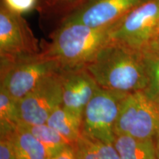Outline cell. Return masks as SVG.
<instances>
[{
    "label": "cell",
    "instance_id": "6da1fadb",
    "mask_svg": "<svg viewBox=\"0 0 159 159\" xmlns=\"http://www.w3.org/2000/svg\"><path fill=\"white\" fill-rule=\"evenodd\" d=\"M101 88L123 93L144 91L148 76L141 52L111 41L85 66Z\"/></svg>",
    "mask_w": 159,
    "mask_h": 159
},
{
    "label": "cell",
    "instance_id": "7a4b0ae2",
    "mask_svg": "<svg viewBox=\"0 0 159 159\" xmlns=\"http://www.w3.org/2000/svg\"><path fill=\"white\" fill-rule=\"evenodd\" d=\"M91 27L81 23L66 22L57 25L41 52L57 61L61 68L85 67L97 53L111 41V33L116 26Z\"/></svg>",
    "mask_w": 159,
    "mask_h": 159
},
{
    "label": "cell",
    "instance_id": "3957f363",
    "mask_svg": "<svg viewBox=\"0 0 159 159\" xmlns=\"http://www.w3.org/2000/svg\"><path fill=\"white\" fill-rule=\"evenodd\" d=\"M61 69L58 61L41 51L16 58L1 57V86L19 101L45 78Z\"/></svg>",
    "mask_w": 159,
    "mask_h": 159
},
{
    "label": "cell",
    "instance_id": "277c9868",
    "mask_svg": "<svg viewBox=\"0 0 159 159\" xmlns=\"http://www.w3.org/2000/svg\"><path fill=\"white\" fill-rule=\"evenodd\" d=\"M114 131L116 136L154 139L159 131V105L143 91L129 93L121 104Z\"/></svg>",
    "mask_w": 159,
    "mask_h": 159
},
{
    "label": "cell",
    "instance_id": "5b68a950",
    "mask_svg": "<svg viewBox=\"0 0 159 159\" xmlns=\"http://www.w3.org/2000/svg\"><path fill=\"white\" fill-rule=\"evenodd\" d=\"M127 94L99 86L83 111L81 133L106 144H114L115 123Z\"/></svg>",
    "mask_w": 159,
    "mask_h": 159
},
{
    "label": "cell",
    "instance_id": "8992f818",
    "mask_svg": "<svg viewBox=\"0 0 159 159\" xmlns=\"http://www.w3.org/2000/svg\"><path fill=\"white\" fill-rule=\"evenodd\" d=\"M158 25L159 0H148L119 20L111 33V40L140 51L156 37Z\"/></svg>",
    "mask_w": 159,
    "mask_h": 159
},
{
    "label": "cell",
    "instance_id": "52a82bcc",
    "mask_svg": "<svg viewBox=\"0 0 159 159\" xmlns=\"http://www.w3.org/2000/svg\"><path fill=\"white\" fill-rule=\"evenodd\" d=\"M148 0H82L60 17L61 23L76 22L105 27L118 22L134 7Z\"/></svg>",
    "mask_w": 159,
    "mask_h": 159
},
{
    "label": "cell",
    "instance_id": "ba28073f",
    "mask_svg": "<svg viewBox=\"0 0 159 159\" xmlns=\"http://www.w3.org/2000/svg\"><path fill=\"white\" fill-rule=\"evenodd\" d=\"M61 70L47 77L18 101L19 122L28 125L46 124L52 113L62 105Z\"/></svg>",
    "mask_w": 159,
    "mask_h": 159
},
{
    "label": "cell",
    "instance_id": "9c48e42d",
    "mask_svg": "<svg viewBox=\"0 0 159 159\" xmlns=\"http://www.w3.org/2000/svg\"><path fill=\"white\" fill-rule=\"evenodd\" d=\"M35 37L22 15L0 6V57L16 58L41 52Z\"/></svg>",
    "mask_w": 159,
    "mask_h": 159
},
{
    "label": "cell",
    "instance_id": "30bf717a",
    "mask_svg": "<svg viewBox=\"0 0 159 159\" xmlns=\"http://www.w3.org/2000/svg\"><path fill=\"white\" fill-rule=\"evenodd\" d=\"M62 105L75 116L83 118L84 109L99 88L85 67L61 70Z\"/></svg>",
    "mask_w": 159,
    "mask_h": 159
},
{
    "label": "cell",
    "instance_id": "8fae6325",
    "mask_svg": "<svg viewBox=\"0 0 159 159\" xmlns=\"http://www.w3.org/2000/svg\"><path fill=\"white\" fill-rule=\"evenodd\" d=\"M120 159H158L154 139H137L121 135L114 143Z\"/></svg>",
    "mask_w": 159,
    "mask_h": 159
},
{
    "label": "cell",
    "instance_id": "7c38bea8",
    "mask_svg": "<svg viewBox=\"0 0 159 159\" xmlns=\"http://www.w3.org/2000/svg\"><path fill=\"white\" fill-rule=\"evenodd\" d=\"M9 136L17 159H47L44 147L21 122L18 123Z\"/></svg>",
    "mask_w": 159,
    "mask_h": 159
},
{
    "label": "cell",
    "instance_id": "4fadbf2b",
    "mask_svg": "<svg viewBox=\"0 0 159 159\" xmlns=\"http://www.w3.org/2000/svg\"><path fill=\"white\" fill-rule=\"evenodd\" d=\"M140 52L148 76V85L143 91L159 105V43L154 39Z\"/></svg>",
    "mask_w": 159,
    "mask_h": 159
},
{
    "label": "cell",
    "instance_id": "5bb4252c",
    "mask_svg": "<svg viewBox=\"0 0 159 159\" xmlns=\"http://www.w3.org/2000/svg\"><path fill=\"white\" fill-rule=\"evenodd\" d=\"M77 159H120L114 144L83 134L72 144Z\"/></svg>",
    "mask_w": 159,
    "mask_h": 159
},
{
    "label": "cell",
    "instance_id": "9a60e30c",
    "mask_svg": "<svg viewBox=\"0 0 159 159\" xmlns=\"http://www.w3.org/2000/svg\"><path fill=\"white\" fill-rule=\"evenodd\" d=\"M47 125L57 130L72 145L81 134L82 119L75 116L62 105L49 116Z\"/></svg>",
    "mask_w": 159,
    "mask_h": 159
},
{
    "label": "cell",
    "instance_id": "2e32d148",
    "mask_svg": "<svg viewBox=\"0 0 159 159\" xmlns=\"http://www.w3.org/2000/svg\"><path fill=\"white\" fill-rule=\"evenodd\" d=\"M39 141L47 151V157L55 156L69 145L68 141L47 124L28 125L21 123Z\"/></svg>",
    "mask_w": 159,
    "mask_h": 159
},
{
    "label": "cell",
    "instance_id": "e0dca14e",
    "mask_svg": "<svg viewBox=\"0 0 159 159\" xmlns=\"http://www.w3.org/2000/svg\"><path fill=\"white\" fill-rule=\"evenodd\" d=\"M19 122L18 100L0 85V134L9 136Z\"/></svg>",
    "mask_w": 159,
    "mask_h": 159
},
{
    "label": "cell",
    "instance_id": "ac0fdd59",
    "mask_svg": "<svg viewBox=\"0 0 159 159\" xmlns=\"http://www.w3.org/2000/svg\"><path fill=\"white\" fill-rule=\"evenodd\" d=\"M81 1L82 0H39V2L43 13L58 15L61 17Z\"/></svg>",
    "mask_w": 159,
    "mask_h": 159
},
{
    "label": "cell",
    "instance_id": "d6986e66",
    "mask_svg": "<svg viewBox=\"0 0 159 159\" xmlns=\"http://www.w3.org/2000/svg\"><path fill=\"white\" fill-rule=\"evenodd\" d=\"M39 0H1V4L10 11L23 15L33 11L39 5Z\"/></svg>",
    "mask_w": 159,
    "mask_h": 159
},
{
    "label": "cell",
    "instance_id": "ffe728a7",
    "mask_svg": "<svg viewBox=\"0 0 159 159\" xmlns=\"http://www.w3.org/2000/svg\"><path fill=\"white\" fill-rule=\"evenodd\" d=\"M0 159H17L10 136L0 138Z\"/></svg>",
    "mask_w": 159,
    "mask_h": 159
},
{
    "label": "cell",
    "instance_id": "44dd1931",
    "mask_svg": "<svg viewBox=\"0 0 159 159\" xmlns=\"http://www.w3.org/2000/svg\"><path fill=\"white\" fill-rule=\"evenodd\" d=\"M47 159H77L75 156L74 149L72 145H69L63 150L55 156L47 157Z\"/></svg>",
    "mask_w": 159,
    "mask_h": 159
},
{
    "label": "cell",
    "instance_id": "7402d4cb",
    "mask_svg": "<svg viewBox=\"0 0 159 159\" xmlns=\"http://www.w3.org/2000/svg\"><path fill=\"white\" fill-rule=\"evenodd\" d=\"M154 141H155V144H156L157 158H158V159H159V131L158 134H157L156 137L154 138Z\"/></svg>",
    "mask_w": 159,
    "mask_h": 159
},
{
    "label": "cell",
    "instance_id": "603a6c76",
    "mask_svg": "<svg viewBox=\"0 0 159 159\" xmlns=\"http://www.w3.org/2000/svg\"><path fill=\"white\" fill-rule=\"evenodd\" d=\"M155 40H156L157 42H158V43H159V35H158L156 38H155Z\"/></svg>",
    "mask_w": 159,
    "mask_h": 159
},
{
    "label": "cell",
    "instance_id": "cb8c5ba5",
    "mask_svg": "<svg viewBox=\"0 0 159 159\" xmlns=\"http://www.w3.org/2000/svg\"><path fill=\"white\" fill-rule=\"evenodd\" d=\"M159 35V25H158V30H157V35ZM156 35V36H157Z\"/></svg>",
    "mask_w": 159,
    "mask_h": 159
}]
</instances>
